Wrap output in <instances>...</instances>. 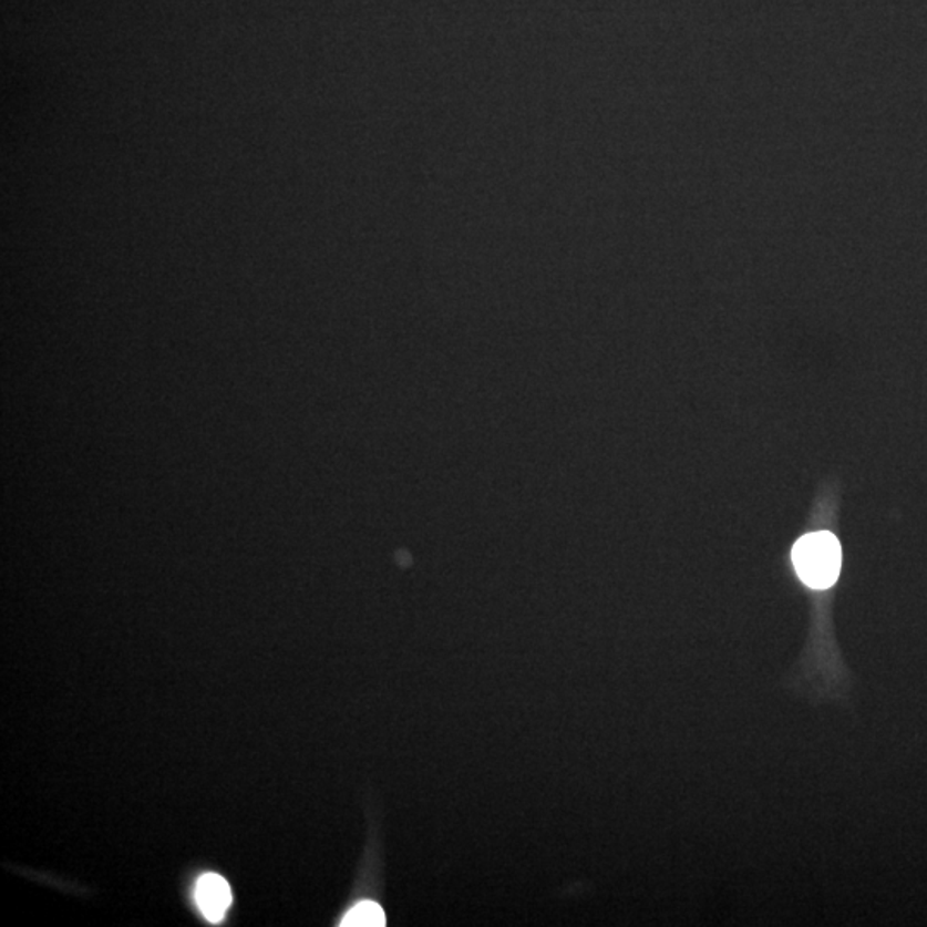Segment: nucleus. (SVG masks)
<instances>
[{
    "label": "nucleus",
    "instance_id": "obj_1",
    "mask_svg": "<svg viewBox=\"0 0 927 927\" xmlns=\"http://www.w3.org/2000/svg\"><path fill=\"white\" fill-rule=\"evenodd\" d=\"M792 557L799 577L811 588L826 589L838 579L842 548L832 533L802 536Z\"/></svg>",
    "mask_w": 927,
    "mask_h": 927
},
{
    "label": "nucleus",
    "instance_id": "obj_2",
    "mask_svg": "<svg viewBox=\"0 0 927 927\" xmlns=\"http://www.w3.org/2000/svg\"><path fill=\"white\" fill-rule=\"evenodd\" d=\"M196 902L206 919L210 923H220L233 902L229 883L218 874H205L196 886Z\"/></svg>",
    "mask_w": 927,
    "mask_h": 927
},
{
    "label": "nucleus",
    "instance_id": "obj_3",
    "mask_svg": "<svg viewBox=\"0 0 927 927\" xmlns=\"http://www.w3.org/2000/svg\"><path fill=\"white\" fill-rule=\"evenodd\" d=\"M343 927H378L385 926V914L374 902H363L356 905L348 916L343 917Z\"/></svg>",
    "mask_w": 927,
    "mask_h": 927
}]
</instances>
